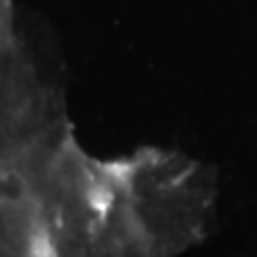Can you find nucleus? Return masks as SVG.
Returning a JSON list of instances; mask_svg holds the SVG:
<instances>
[{
    "label": "nucleus",
    "instance_id": "1",
    "mask_svg": "<svg viewBox=\"0 0 257 257\" xmlns=\"http://www.w3.org/2000/svg\"><path fill=\"white\" fill-rule=\"evenodd\" d=\"M30 197V182L18 167H0V208L22 206Z\"/></svg>",
    "mask_w": 257,
    "mask_h": 257
}]
</instances>
